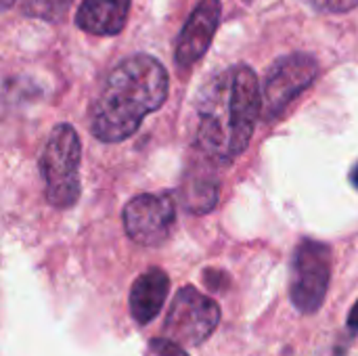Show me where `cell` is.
Returning <instances> with one entry per match:
<instances>
[{"label":"cell","mask_w":358,"mask_h":356,"mask_svg":"<svg viewBox=\"0 0 358 356\" xmlns=\"http://www.w3.org/2000/svg\"><path fill=\"white\" fill-rule=\"evenodd\" d=\"M262 113V88L250 65L216 73L197 101V138L208 157L229 164L239 157Z\"/></svg>","instance_id":"6da1fadb"},{"label":"cell","mask_w":358,"mask_h":356,"mask_svg":"<svg viewBox=\"0 0 358 356\" xmlns=\"http://www.w3.org/2000/svg\"><path fill=\"white\" fill-rule=\"evenodd\" d=\"M166 97V67L151 55L126 57L109 71L90 107V130L103 143L126 141Z\"/></svg>","instance_id":"7a4b0ae2"},{"label":"cell","mask_w":358,"mask_h":356,"mask_svg":"<svg viewBox=\"0 0 358 356\" xmlns=\"http://www.w3.org/2000/svg\"><path fill=\"white\" fill-rule=\"evenodd\" d=\"M82 145L73 126L57 124L44 145L40 170L46 185V201L59 210L73 208L80 199Z\"/></svg>","instance_id":"3957f363"},{"label":"cell","mask_w":358,"mask_h":356,"mask_svg":"<svg viewBox=\"0 0 358 356\" xmlns=\"http://www.w3.org/2000/svg\"><path fill=\"white\" fill-rule=\"evenodd\" d=\"M331 279V250L327 243L302 239L292 260L289 296L302 315L317 313L327 296Z\"/></svg>","instance_id":"277c9868"},{"label":"cell","mask_w":358,"mask_h":356,"mask_svg":"<svg viewBox=\"0 0 358 356\" xmlns=\"http://www.w3.org/2000/svg\"><path fill=\"white\" fill-rule=\"evenodd\" d=\"M319 76V61L308 52L279 57L266 71L262 86V118L275 122Z\"/></svg>","instance_id":"5b68a950"},{"label":"cell","mask_w":358,"mask_h":356,"mask_svg":"<svg viewBox=\"0 0 358 356\" xmlns=\"http://www.w3.org/2000/svg\"><path fill=\"white\" fill-rule=\"evenodd\" d=\"M220 323V306L199 290L187 285L176 292L166 321L164 332L170 340L180 346H201Z\"/></svg>","instance_id":"8992f818"},{"label":"cell","mask_w":358,"mask_h":356,"mask_svg":"<svg viewBox=\"0 0 358 356\" xmlns=\"http://www.w3.org/2000/svg\"><path fill=\"white\" fill-rule=\"evenodd\" d=\"M176 220V206L168 193H143L124 208V229L132 241L147 248H159L168 241Z\"/></svg>","instance_id":"52a82bcc"},{"label":"cell","mask_w":358,"mask_h":356,"mask_svg":"<svg viewBox=\"0 0 358 356\" xmlns=\"http://www.w3.org/2000/svg\"><path fill=\"white\" fill-rule=\"evenodd\" d=\"M220 0H201L187 19L176 42V65L180 69L193 67L210 48L220 25Z\"/></svg>","instance_id":"ba28073f"},{"label":"cell","mask_w":358,"mask_h":356,"mask_svg":"<svg viewBox=\"0 0 358 356\" xmlns=\"http://www.w3.org/2000/svg\"><path fill=\"white\" fill-rule=\"evenodd\" d=\"M170 292V279L162 269L145 271L130 290V315L138 325L151 323L164 308Z\"/></svg>","instance_id":"9c48e42d"},{"label":"cell","mask_w":358,"mask_h":356,"mask_svg":"<svg viewBox=\"0 0 358 356\" xmlns=\"http://www.w3.org/2000/svg\"><path fill=\"white\" fill-rule=\"evenodd\" d=\"M130 0H84L76 13L80 29L92 36H115L124 29Z\"/></svg>","instance_id":"30bf717a"},{"label":"cell","mask_w":358,"mask_h":356,"mask_svg":"<svg viewBox=\"0 0 358 356\" xmlns=\"http://www.w3.org/2000/svg\"><path fill=\"white\" fill-rule=\"evenodd\" d=\"M218 183L214 178L208 176H195L189 178L182 185V206L191 212V214H208L216 208L218 204Z\"/></svg>","instance_id":"8fae6325"},{"label":"cell","mask_w":358,"mask_h":356,"mask_svg":"<svg viewBox=\"0 0 358 356\" xmlns=\"http://www.w3.org/2000/svg\"><path fill=\"white\" fill-rule=\"evenodd\" d=\"M71 0H25V10L29 15H38L44 19H52L57 21L59 17H63V13L69 8Z\"/></svg>","instance_id":"7c38bea8"},{"label":"cell","mask_w":358,"mask_h":356,"mask_svg":"<svg viewBox=\"0 0 358 356\" xmlns=\"http://www.w3.org/2000/svg\"><path fill=\"white\" fill-rule=\"evenodd\" d=\"M149 350L153 356H189L185 353V348L170 340V338H155L149 342Z\"/></svg>","instance_id":"4fadbf2b"},{"label":"cell","mask_w":358,"mask_h":356,"mask_svg":"<svg viewBox=\"0 0 358 356\" xmlns=\"http://www.w3.org/2000/svg\"><path fill=\"white\" fill-rule=\"evenodd\" d=\"M308 2L323 13H348L358 6V0H308Z\"/></svg>","instance_id":"5bb4252c"},{"label":"cell","mask_w":358,"mask_h":356,"mask_svg":"<svg viewBox=\"0 0 358 356\" xmlns=\"http://www.w3.org/2000/svg\"><path fill=\"white\" fill-rule=\"evenodd\" d=\"M348 329H350V334H358V302L352 306V311H350V315H348Z\"/></svg>","instance_id":"9a60e30c"},{"label":"cell","mask_w":358,"mask_h":356,"mask_svg":"<svg viewBox=\"0 0 358 356\" xmlns=\"http://www.w3.org/2000/svg\"><path fill=\"white\" fill-rule=\"evenodd\" d=\"M350 180H352V185L358 189V164L355 166V170H352V174H350Z\"/></svg>","instance_id":"2e32d148"},{"label":"cell","mask_w":358,"mask_h":356,"mask_svg":"<svg viewBox=\"0 0 358 356\" xmlns=\"http://www.w3.org/2000/svg\"><path fill=\"white\" fill-rule=\"evenodd\" d=\"M15 4V0H2V6L4 8H8V6H13Z\"/></svg>","instance_id":"e0dca14e"}]
</instances>
